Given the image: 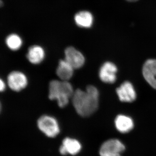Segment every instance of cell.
Masks as SVG:
<instances>
[{"mask_svg": "<svg viewBox=\"0 0 156 156\" xmlns=\"http://www.w3.org/2000/svg\"><path fill=\"white\" fill-rule=\"evenodd\" d=\"M71 99L78 115L82 117L89 116L98 108L99 92L96 87L89 85L85 90L80 89L75 90Z\"/></svg>", "mask_w": 156, "mask_h": 156, "instance_id": "6da1fadb", "label": "cell"}, {"mask_svg": "<svg viewBox=\"0 0 156 156\" xmlns=\"http://www.w3.org/2000/svg\"><path fill=\"white\" fill-rule=\"evenodd\" d=\"M75 90L69 81L53 80L49 86V97L51 100H56L58 107L63 108L69 102Z\"/></svg>", "mask_w": 156, "mask_h": 156, "instance_id": "7a4b0ae2", "label": "cell"}, {"mask_svg": "<svg viewBox=\"0 0 156 156\" xmlns=\"http://www.w3.org/2000/svg\"><path fill=\"white\" fill-rule=\"evenodd\" d=\"M38 128L46 136L54 138L59 134L60 127L56 118L49 115H43L37 121Z\"/></svg>", "mask_w": 156, "mask_h": 156, "instance_id": "3957f363", "label": "cell"}, {"mask_svg": "<svg viewBox=\"0 0 156 156\" xmlns=\"http://www.w3.org/2000/svg\"><path fill=\"white\" fill-rule=\"evenodd\" d=\"M28 79L25 74L19 71H13L7 77V83L10 89L14 92L22 91L28 85Z\"/></svg>", "mask_w": 156, "mask_h": 156, "instance_id": "277c9868", "label": "cell"}, {"mask_svg": "<svg viewBox=\"0 0 156 156\" xmlns=\"http://www.w3.org/2000/svg\"><path fill=\"white\" fill-rule=\"evenodd\" d=\"M125 145L118 139H110L104 143L99 150L100 156H121Z\"/></svg>", "mask_w": 156, "mask_h": 156, "instance_id": "5b68a950", "label": "cell"}, {"mask_svg": "<svg viewBox=\"0 0 156 156\" xmlns=\"http://www.w3.org/2000/svg\"><path fill=\"white\" fill-rule=\"evenodd\" d=\"M65 60L75 69H79L83 66L85 58L83 53L73 47H69L64 51Z\"/></svg>", "mask_w": 156, "mask_h": 156, "instance_id": "8992f818", "label": "cell"}, {"mask_svg": "<svg viewBox=\"0 0 156 156\" xmlns=\"http://www.w3.org/2000/svg\"><path fill=\"white\" fill-rule=\"evenodd\" d=\"M117 66L113 63L107 62L101 67L99 71L100 80L106 83H113L116 80Z\"/></svg>", "mask_w": 156, "mask_h": 156, "instance_id": "52a82bcc", "label": "cell"}, {"mask_svg": "<svg viewBox=\"0 0 156 156\" xmlns=\"http://www.w3.org/2000/svg\"><path fill=\"white\" fill-rule=\"evenodd\" d=\"M80 142L75 138L66 137L62 140V144L59 149V153L62 155L69 154L75 155L82 149Z\"/></svg>", "mask_w": 156, "mask_h": 156, "instance_id": "ba28073f", "label": "cell"}, {"mask_svg": "<svg viewBox=\"0 0 156 156\" xmlns=\"http://www.w3.org/2000/svg\"><path fill=\"white\" fill-rule=\"evenodd\" d=\"M116 92L121 101L133 102L136 99V93L134 87L130 82L126 81L116 89Z\"/></svg>", "mask_w": 156, "mask_h": 156, "instance_id": "9c48e42d", "label": "cell"}, {"mask_svg": "<svg viewBox=\"0 0 156 156\" xmlns=\"http://www.w3.org/2000/svg\"><path fill=\"white\" fill-rule=\"evenodd\" d=\"M143 74L148 83L156 89V60L148 59L143 67Z\"/></svg>", "mask_w": 156, "mask_h": 156, "instance_id": "30bf717a", "label": "cell"}, {"mask_svg": "<svg viewBox=\"0 0 156 156\" xmlns=\"http://www.w3.org/2000/svg\"><path fill=\"white\" fill-rule=\"evenodd\" d=\"M46 53L44 48L39 45H33L28 48L26 56L31 64L38 65L44 61Z\"/></svg>", "mask_w": 156, "mask_h": 156, "instance_id": "8fae6325", "label": "cell"}, {"mask_svg": "<svg viewBox=\"0 0 156 156\" xmlns=\"http://www.w3.org/2000/svg\"><path fill=\"white\" fill-rule=\"evenodd\" d=\"M74 69L64 59H61L56 68V74L61 80L69 81L72 78Z\"/></svg>", "mask_w": 156, "mask_h": 156, "instance_id": "7c38bea8", "label": "cell"}, {"mask_svg": "<svg viewBox=\"0 0 156 156\" xmlns=\"http://www.w3.org/2000/svg\"><path fill=\"white\" fill-rule=\"evenodd\" d=\"M115 123L116 128L121 133H128L134 128L133 120L130 117L125 115H120L117 116Z\"/></svg>", "mask_w": 156, "mask_h": 156, "instance_id": "4fadbf2b", "label": "cell"}, {"mask_svg": "<svg viewBox=\"0 0 156 156\" xmlns=\"http://www.w3.org/2000/svg\"><path fill=\"white\" fill-rule=\"evenodd\" d=\"M92 14L88 11H79L74 16L76 24L82 28H88L91 27L93 23Z\"/></svg>", "mask_w": 156, "mask_h": 156, "instance_id": "5bb4252c", "label": "cell"}, {"mask_svg": "<svg viewBox=\"0 0 156 156\" xmlns=\"http://www.w3.org/2000/svg\"><path fill=\"white\" fill-rule=\"evenodd\" d=\"M5 43L8 48L13 51H17L22 47V39L17 34L9 35L6 38Z\"/></svg>", "mask_w": 156, "mask_h": 156, "instance_id": "9a60e30c", "label": "cell"}, {"mask_svg": "<svg viewBox=\"0 0 156 156\" xmlns=\"http://www.w3.org/2000/svg\"><path fill=\"white\" fill-rule=\"evenodd\" d=\"M0 90H1V92H3L5 90L6 85L5 83L3 81L2 79H1L0 80Z\"/></svg>", "mask_w": 156, "mask_h": 156, "instance_id": "2e32d148", "label": "cell"}, {"mask_svg": "<svg viewBox=\"0 0 156 156\" xmlns=\"http://www.w3.org/2000/svg\"><path fill=\"white\" fill-rule=\"evenodd\" d=\"M127 1H129V2H134V1H136V0H127Z\"/></svg>", "mask_w": 156, "mask_h": 156, "instance_id": "e0dca14e", "label": "cell"}]
</instances>
